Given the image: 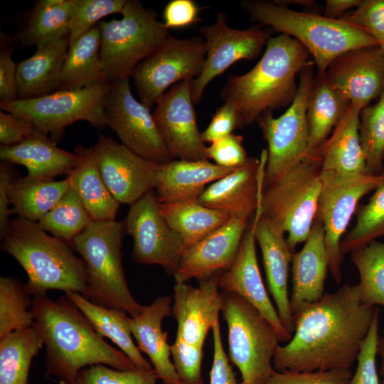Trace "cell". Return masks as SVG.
<instances>
[{
	"instance_id": "obj_1",
	"label": "cell",
	"mask_w": 384,
	"mask_h": 384,
	"mask_svg": "<svg viewBox=\"0 0 384 384\" xmlns=\"http://www.w3.org/2000/svg\"><path fill=\"white\" fill-rule=\"evenodd\" d=\"M375 308L362 302L358 284H346L293 313L294 331L272 361L278 372L350 368L357 359Z\"/></svg>"
},
{
	"instance_id": "obj_48",
	"label": "cell",
	"mask_w": 384,
	"mask_h": 384,
	"mask_svg": "<svg viewBox=\"0 0 384 384\" xmlns=\"http://www.w3.org/2000/svg\"><path fill=\"white\" fill-rule=\"evenodd\" d=\"M340 19L363 30L379 44L384 42V0H361Z\"/></svg>"
},
{
	"instance_id": "obj_16",
	"label": "cell",
	"mask_w": 384,
	"mask_h": 384,
	"mask_svg": "<svg viewBox=\"0 0 384 384\" xmlns=\"http://www.w3.org/2000/svg\"><path fill=\"white\" fill-rule=\"evenodd\" d=\"M200 33L205 41L206 56L202 73L191 82L194 104L199 103L206 87L214 78L238 60L257 58L270 38V33L260 27H230L222 11H218L213 23L202 26Z\"/></svg>"
},
{
	"instance_id": "obj_34",
	"label": "cell",
	"mask_w": 384,
	"mask_h": 384,
	"mask_svg": "<svg viewBox=\"0 0 384 384\" xmlns=\"http://www.w3.org/2000/svg\"><path fill=\"white\" fill-rule=\"evenodd\" d=\"M78 0H38L18 34L21 46L36 47L60 40L70 33Z\"/></svg>"
},
{
	"instance_id": "obj_12",
	"label": "cell",
	"mask_w": 384,
	"mask_h": 384,
	"mask_svg": "<svg viewBox=\"0 0 384 384\" xmlns=\"http://www.w3.org/2000/svg\"><path fill=\"white\" fill-rule=\"evenodd\" d=\"M206 56L201 36L178 38L169 35L132 72L139 101L151 109L171 85L197 78L203 69Z\"/></svg>"
},
{
	"instance_id": "obj_42",
	"label": "cell",
	"mask_w": 384,
	"mask_h": 384,
	"mask_svg": "<svg viewBox=\"0 0 384 384\" xmlns=\"http://www.w3.org/2000/svg\"><path fill=\"white\" fill-rule=\"evenodd\" d=\"M384 174V172H383ZM384 235V176L368 203L359 210L356 222L341 240L342 254L363 247Z\"/></svg>"
},
{
	"instance_id": "obj_2",
	"label": "cell",
	"mask_w": 384,
	"mask_h": 384,
	"mask_svg": "<svg viewBox=\"0 0 384 384\" xmlns=\"http://www.w3.org/2000/svg\"><path fill=\"white\" fill-rule=\"evenodd\" d=\"M34 329L46 346V373L60 384H74L84 368L105 365L121 370L138 369L122 351L95 331L82 311L66 297L33 298Z\"/></svg>"
},
{
	"instance_id": "obj_5",
	"label": "cell",
	"mask_w": 384,
	"mask_h": 384,
	"mask_svg": "<svg viewBox=\"0 0 384 384\" xmlns=\"http://www.w3.org/2000/svg\"><path fill=\"white\" fill-rule=\"evenodd\" d=\"M239 4L252 21L301 43L313 56L318 73H324L335 59L348 51L379 46L365 31L340 18L294 11L274 1L246 0Z\"/></svg>"
},
{
	"instance_id": "obj_46",
	"label": "cell",
	"mask_w": 384,
	"mask_h": 384,
	"mask_svg": "<svg viewBox=\"0 0 384 384\" xmlns=\"http://www.w3.org/2000/svg\"><path fill=\"white\" fill-rule=\"evenodd\" d=\"M171 354L182 384H204L201 373L203 347L188 343L176 336L171 345Z\"/></svg>"
},
{
	"instance_id": "obj_14",
	"label": "cell",
	"mask_w": 384,
	"mask_h": 384,
	"mask_svg": "<svg viewBox=\"0 0 384 384\" xmlns=\"http://www.w3.org/2000/svg\"><path fill=\"white\" fill-rule=\"evenodd\" d=\"M104 106L106 124L116 132L121 144L156 163L175 159L164 142L151 109L133 96L129 79L109 83Z\"/></svg>"
},
{
	"instance_id": "obj_44",
	"label": "cell",
	"mask_w": 384,
	"mask_h": 384,
	"mask_svg": "<svg viewBox=\"0 0 384 384\" xmlns=\"http://www.w3.org/2000/svg\"><path fill=\"white\" fill-rule=\"evenodd\" d=\"M127 0H78L69 33V46L96 26L101 19L122 14Z\"/></svg>"
},
{
	"instance_id": "obj_52",
	"label": "cell",
	"mask_w": 384,
	"mask_h": 384,
	"mask_svg": "<svg viewBox=\"0 0 384 384\" xmlns=\"http://www.w3.org/2000/svg\"><path fill=\"white\" fill-rule=\"evenodd\" d=\"M38 132H40L28 120L1 110V146H12L19 144Z\"/></svg>"
},
{
	"instance_id": "obj_50",
	"label": "cell",
	"mask_w": 384,
	"mask_h": 384,
	"mask_svg": "<svg viewBox=\"0 0 384 384\" xmlns=\"http://www.w3.org/2000/svg\"><path fill=\"white\" fill-rule=\"evenodd\" d=\"M243 137L232 133L225 137L216 139L207 146L208 159L215 164L226 168H238L244 165L247 156L242 144Z\"/></svg>"
},
{
	"instance_id": "obj_58",
	"label": "cell",
	"mask_w": 384,
	"mask_h": 384,
	"mask_svg": "<svg viewBox=\"0 0 384 384\" xmlns=\"http://www.w3.org/2000/svg\"><path fill=\"white\" fill-rule=\"evenodd\" d=\"M274 3L284 6V4H297L303 6L311 7L314 6L315 2L310 0H288V1H274Z\"/></svg>"
},
{
	"instance_id": "obj_55",
	"label": "cell",
	"mask_w": 384,
	"mask_h": 384,
	"mask_svg": "<svg viewBox=\"0 0 384 384\" xmlns=\"http://www.w3.org/2000/svg\"><path fill=\"white\" fill-rule=\"evenodd\" d=\"M236 128L238 119L234 108L230 104L224 103L215 110L210 124L201 132V137L205 143H211L231 134Z\"/></svg>"
},
{
	"instance_id": "obj_21",
	"label": "cell",
	"mask_w": 384,
	"mask_h": 384,
	"mask_svg": "<svg viewBox=\"0 0 384 384\" xmlns=\"http://www.w3.org/2000/svg\"><path fill=\"white\" fill-rule=\"evenodd\" d=\"M325 73L332 85L362 110L384 89V55L379 46L356 48L335 59Z\"/></svg>"
},
{
	"instance_id": "obj_24",
	"label": "cell",
	"mask_w": 384,
	"mask_h": 384,
	"mask_svg": "<svg viewBox=\"0 0 384 384\" xmlns=\"http://www.w3.org/2000/svg\"><path fill=\"white\" fill-rule=\"evenodd\" d=\"M284 234L260 213L255 235L262 252L268 289L283 326L293 335L294 324L287 284L294 253L287 245Z\"/></svg>"
},
{
	"instance_id": "obj_27",
	"label": "cell",
	"mask_w": 384,
	"mask_h": 384,
	"mask_svg": "<svg viewBox=\"0 0 384 384\" xmlns=\"http://www.w3.org/2000/svg\"><path fill=\"white\" fill-rule=\"evenodd\" d=\"M235 169L223 167L208 160L174 159L159 164L154 190L160 203L197 200L207 184Z\"/></svg>"
},
{
	"instance_id": "obj_30",
	"label": "cell",
	"mask_w": 384,
	"mask_h": 384,
	"mask_svg": "<svg viewBox=\"0 0 384 384\" xmlns=\"http://www.w3.org/2000/svg\"><path fill=\"white\" fill-rule=\"evenodd\" d=\"M68 48L69 35L37 47L31 57L17 64L18 100L40 97L58 90Z\"/></svg>"
},
{
	"instance_id": "obj_4",
	"label": "cell",
	"mask_w": 384,
	"mask_h": 384,
	"mask_svg": "<svg viewBox=\"0 0 384 384\" xmlns=\"http://www.w3.org/2000/svg\"><path fill=\"white\" fill-rule=\"evenodd\" d=\"M1 248L26 272L24 284L30 295H46L50 290L87 293V270L68 242L49 235L38 223L17 216L1 237Z\"/></svg>"
},
{
	"instance_id": "obj_15",
	"label": "cell",
	"mask_w": 384,
	"mask_h": 384,
	"mask_svg": "<svg viewBox=\"0 0 384 384\" xmlns=\"http://www.w3.org/2000/svg\"><path fill=\"white\" fill-rule=\"evenodd\" d=\"M124 222L133 239L134 260L160 265L174 275L184 251L183 242L162 216L154 189L130 205Z\"/></svg>"
},
{
	"instance_id": "obj_10",
	"label": "cell",
	"mask_w": 384,
	"mask_h": 384,
	"mask_svg": "<svg viewBox=\"0 0 384 384\" xmlns=\"http://www.w3.org/2000/svg\"><path fill=\"white\" fill-rule=\"evenodd\" d=\"M109 83L56 90L29 100L0 101V107L28 120L56 144L64 137L66 127L78 121H85L99 129L107 126L104 103Z\"/></svg>"
},
{
	"instance_id": "obj_54",
	"label": "cell",
	"mask_w": 384,
	"mask_h": 384,
	"mask_svg": "<svg viewBox=\"0 0 384 384\" xmlns=\"http://www.w3.org/2000/svg\"><path fill=\"white\" fill-rule=\"evenodd\" d=\"M201 9L193 0H171L164 9L163 23L167 29L191 26L200 20Z\"/></svg>"
},
{
	"instance_id": "obj_6",
	"label": "cell",
	"mask_w": 384,
	"mask_h": 384,
	"mask_svg": "<svg viewBox=\"0 0 384 384\" xmlns=\"http://www.w3.org/2000/svg\"><path fill=\"white\" fill-rule=\"evenodd\" d=\"M124 231V220L92 221L70 244L86 266L85 298L98 306L123 310L135 317L144 306L134 298L126 282L122 256Z\"/></svg>"
},
{
	"instance_id": "obj_25",
	"label": "cell",
	"mask_w": 384,
	"mask_h": 384,
	"mask_svg": "<svg viewBox=\"0 0 384 384\" xmlns=\"http://www.w3.org/2000/svg\"><path fill=\"white\" fill-rule=\"evenodd\" d=\"M171 303V297H159L151 304L144 306L139 315L130 316L128 321L138 349L149 358L158 379L162 384H182L171 361L168 334L162 329L163 320L172 315Z\"/></svg>"
},
{
	"instance_id": "obj_49",
	"label": "cell",
	"mask_w": 384,
	"mask_h": 384,
	"mask_svg": "<svg viewBox=\"0 0 384 384\" xmlns=\"http://www.w3.org/2000/svg\"><path fill=\"white\" fill-rule=\"evenodd\" d=\"M350 368H334L311 372H272L265 384H348Z\"/></svg>"
},
{
	"instance_id": "obj_61",
	"label": "cell",
	"mask_w": 384,
	"mask_h": 384,
	"mask_svg": "<svg viewBox=\"0 0 384 384\" xmlns=\"http://www.w3.org/2000/svg\"><path fill=\"white\" fill-rule=\"evenodd\" d=\"M380 384H384V377H383V380Z\"/></svg>"
},
{
	"instance_id": "obj_19",
	"label": "cell",
	"mask_w": 384,
	"mask_h": 384,
	"mask_svg": "<svg viewBox=\"0 0 384 384\" xmlns=\"http://www.w3.org/2000/svg\"><path fill=\"white\" fill-rule=\"evenodd\" d=\"M261 200L262 197L244 234L235 261L227 270L217 274V280L223 292L238 294L256 308L272 325L279 341L287 343L292 335L283 326L270 300L257 262L255 233L261 213Z\"/></svg>"
},
{
	"instance_id": "obj_26",
	"label": "cell",
	"mask_w": 384,
	"mask_h": 384,
	"mask_svg": "<svg viewBox=\"0 0 384 384\" xmlns=\"http://www.w3.org/2000/svg\"><path fill=\"white\" fill-rule=\"evenodd\" d=\"M361 111L351 104L329 138L309 155L321 161L324 174L346 178L368 174L359 134Z\"/></svg>"
},
{
	"instance_id": "obj_3",
	"label": "cell",
	"mask_w": 384,
	"mask_h": 384,
	"mask_svg": "<svg viewBox=\"0 0 384 384\" xmlns=\"http://www.w3.org/2000/svg\"><path fill=\"white\" fill-rule=\"evenodd\" d=\"M309 54L298 41L281 33L270 37L262 57L250 70L228 77L220 95L234 108L238 129L292 104L298 89L296 77L308 62Z\"/></svg>"
},
{
	"instance_id": "obj_28",
	"label": "cell",
	"mask_w": 384,
	"mask_h": 384,
	"mask_svg": "<svg viewBox=\"0 0 384 384\" xmlns=\"http://www.w3.org/2000/svg\"><path fill=\"white\" fill-rule=\"evenodd\" d=\"M328 270L324 227L315 219L303 247L292 256V314L303 304L316 302L323 297Z\"/></svg>"
},
{
	"instance_id": "obj_40",
	"label": "cell",
	"mask_w": 384,
	"mask_h": 384,
	"mask_svg": "<svg viewBox=\"0 0 384 384\" xmlns=\"http://www.w3.org/2000/svg\"><path fill=\"white\" fill-rule=\"evenodd\" d=\"M17 278H0V339L33 326L35 315L29 309L33 299Z\"/></svg>"
},
{
	"instance_id": "obj_22",
	"label": "cell",
	"mask_w": 384,
	"mask_h": 384,
	"mask_svg": "<svg viewBox=\"0 0 384 384\" xmlns=\"http://www.w3.org/2000/svg\"><path fill=\"white\" fill-rule=\"evenodd\" d=\"M267 149L260 159L249 156L247 162L209 185L197 201L231 217L251 218L258 207L263 191Z\"/></svg>"
},
{
	"instance_id": "obj_62",
	"label": "cell",
	"mask_w": 384,
	"mask_h": 384,
	"mask_svg": "<svg viewBox=\"0 0 384 384\" xmlns=\"http://www.w3.org/2000/svg\"><path fill=\"white\" fill-rule=\"evenodd\" d=\"M383 164H384V161H383Z\"/></svg>"
},
{
	"instance_id": "obj_33",
	"label": "cell",
	"mask_w": 384,
	"mask_h": 384,
	"mask_svg": "<svg viewBox=\"0 0 384 384\" xmlns=\"http://www.w3.org/2000/svg\"><path fill=\"white\" fill-rule=\"evenodd\" d=\"M65 296L86 316L98 334L110 338L138 369L153 370L151 363L133 342L126 311L98 306L78 292H68Z\"/></svg>"
},
{
	"instance_id": "obj_56",
	"label": "cell",
	"mask_w": 384,
	"mask_h": 384,
	"mask_svg": "<svg viewBox=\"0 0 384 384\" xmlns=\"http://www.w3.org/2000/svg\"><path fill=\"white\" fill-rule=\"evenodd\" d=\"M12 164L6 161L0 164V236L7 231L11 222V209L9 208L10 201L8 196L9 183L13 180L14 171Z\"/></svg>"
},
{
	"instance_id": "obj_39",
	"label": "cell",
	"mask_w": 384,
	"mask_h": 384,
	"mask_svg": "<svg viewBox=\"0 0 384 384\" xmlns=\"http://www.w3.org/2000/svg\"><path fill=\"white\" fill-rule=\"evenodd\" d=\"M92 221L79 195L70 186L38 223L53 236L70 244Z\"/></svg>"
},
{
	"instance_id": "obj_36",
	"label": "cell",
	"mask_w": 384,
	"mask_h": 384,
	"mask_svg": "<svg viewBox=\"0 0 384 384\" xmlns=\"http://www.w3.org/2000/svg\"><path fill=\"white\" fill-rule=\"evenodd\" d=\"M68 178L48 181L26 175L14 177L8 188L11 212L38 223L70 188Z\"/></svg>"
},
{
	"instance_id": "obj_35",
	"label": "cell",
	"mask_w": 384,
	"mask_h": 384,
	"mask_svg": "<svg viewBox=\"0 0 384 384\" xmlns=\"http://www.w3.org/2000/svg\"><path fill=\"white\" fill-rule=\"evenodd\" d=\"M100 31L97 25L69 46L58 90L108 83L100 60Z\"/></svg>"
},
{
	"instance_id": "obj_31",
	"label": "cell",
	"mask_w": 384,
	"mask_h": 384,
	"mask_svg": "<svg viewBox=\"0 0 384 384\" xmlns=\"http://www.w3.org/2000/svg\"><path fill=\"white\" fill-rule=\"evenodd\" d=\"M74 152L80 160L68 175L70 186L79 195L93 221L115 220L119 203L102 178L92 146L77 145Z\"/></svg>"
},
{
	"instance_id": "obj_13",
	"label": "cell",
	"mask_w": 384,
	"mask_h": 384,
	"mask_svg": "<svg viewBox=\"0 0 384 384\" xmlns=\"http://www.w3.org/2000/svg\"><path fill=\"white\" fill-rule=\"evenodd\" d=\"M383 176V173L379 175L367 174L338 178L321 172L323 186L316 219L323 225L329 270L337 283L342 279L341 238L359 201L376 188Z\"/></svg>"
},
{
	"instance_id": "obj_9",
	"label": "cell",
	"mask_w": 384,
	"mask_h": 384,
	"mask_svg": "<svg viewBox=\"0 0 384 384\" xmlns=\"http://www.w3.org/2000/svg\"><path fill=\"white\" fill-rule=\"evenodd\" d=\"M222 295L229 358L240 373V384H265L274 370L278 335L270 322L242 297L224 292Z\"/></svg>"
},
{
	"instance_id": "obj_37",
	"label": "cell",
	"mask_w": 384,
	"mask_h": 384,
	"mask_svg": "<svg viewBox=\"0 0 384 384\" xmlns=\"http://www.w3.org/2000/svg\"><path fill=\"white\" fill-rule=\"evenodd\" d=\"M160 211L169 225L181 238L184 250L231 218L228 213L205 206L197 200L160 203Z\"/></svg>"
},
{
	"instance_id": "obj_45",
	"label": "cell",
	"mask_w": 384,
	"mask_h": 384,
	"mask_svg": "<svg viewBox=\"0 0 384 384\" xmlns=\"http://www.w3.org/2000/svg\"><path fill=\"white\" fill-rule=\"evenodd\" d=\"M158 380L154 369L121 370L100 364L82 368L74 384H157Z\"/></svg>"
},
{
	"instance_id": "obj_7",
	"label": "cell",
	"mask_w": 384,
	"mask_h": 384,
	"mask_svg": "<svg viewBox=\"0 0 384 384\" xmlns=\"http://www.w3.org/2000/svg\"><path fill=\"white\" fill-rule=\"evenodd\" d=\"M119 19L101 21L100 57L107 82L129 79L135 67L170 35L156 12L127 0Z\"/></svg>"
},
{
	"instance_id": "obj_47",
	"label": "cell",
	"mask_w": 384,
	"mask_h": 384,
	"mask_svg": "<svg viewBox=\"0 0 384 384\" xmlns=\"http://www.w3.org/2000/svg\"><path fill=\"white\" fill-rule=\"evenodd\" d=\"M379 316V309L375 308L368 332L361 345L356 371L348 384H380L376 368Z\"/></svg>"
},
{
	"instance_id": "obj_20",
	"label": "cell",
	"mask_w": 384,
	"mask_h": 384,
	"mask_svg": "<svg viewBox=\"0 0 384 384\" xmlns=\"http://www.w3.org/2000/svg\"><path fill=\"white\" fill-rule=\"evenodd\" d=\"M250 218L231 217L224 225L184 250L175 282L203 280L227 270L235 261Z\"/></svg>"
},
{
	"instance_id": "obj_60",
	"label": "cell",
	"mask_w": 384,
	"mask_h": 384,
	"mask_svg": "<svg viewBox=\"0 0 384 384\" xmlns=\"http://www.w3.org/2000/svg\"><path fill=\"white\" fill-rule=\"evenodd\" d=\"M379 47L384 55V42L379 44Z\"/></svg>"
},
{
	"instance_id": "obj_23",
	"label": "cell",
	"mask_w": 384,
	"mask_h": 384,
	"mask_svg": "<svg viewBox=\"0 0 384 384\" xmlns=\"http://www.w3.org/2000/svg\"><path fill=\"white\" fill-rule=\"evenodd\" d=\"M219 289L217 275L201 280L198 287L175 282L171 313L177 322L176 336L203 347L222 310L223 299Z\"/></svg>"
},
{
	"instance_id": "obj_43",
	"label": "cell",
	"mask_w": 384,
	"mask_h": 384,
	"mask_svg": "<svg viewBox=\"0 0 384 384\" xmlns=\"http://www.w3.org/2000/svg\"><path fill=\"white\" fill-rule=\"evenodd\" d=\"M359 134L368 172H384V89L378 102L363 108L360 113Z\"/></svg>"
},
{
	"instance_id": "obj_29",
	"label": "cell",
	"mask_w": 384,
	"mask_h": 384,
	"mask_svg": "<svg viewBox=\"0 0 384 384\" xmlns=\"http://www.w3.org/2000/svg\"><path fill=\"white\" fill-rule=\"evenodd\" d=\"M0 159L11 164L22 165L28 169V175L48 181L60 175H68L80 160L75 152L60 149L41 132L19 144L1 146Z\"/></svg>"
},
{
	"instance_id": "obj_41",
	"label": "cell",
	"mask_w": 384,
	"mask_h": 384,
	"mask_svg": "<svg viewBox=\"0 0 384 384\" xmlns=\"http://www.w3.org/2000/svg\"><path fill=\"white\" fill-rule=\"evenodd\" d=\"M357 268L362 302L370 306H384V243L373 241L351 252Z\"/></svg>"
},
{
	"instance_id": "obj_57",
	"label": "cell",
	"mask_w": 384,
	"mask_h": 384,
	"mask_svg": "<svg viewBox=\"0 0 384 384\" xmlns=\"http://www.w3.org/2000/svg\"><path fill=\"white\" fill-rule=\"evenodd\" d=\"M361 0H326L324 16L333 19H339L346 11L356 8Z\"/></svg>"
},
{
	"instance_id": "obj_59",
	"label": "cell",
	"mask_w": 384,
	"mask_h": 384,
	"mask_svg": "<svg viewBox=\"0 0 384 384\" xmlns=\"http://www.w3.org/2000/svg\"><path fill=\"white\" fill-rule=\"evenodd\" d=\"M377 352L382 358V365L380 370V375L382 377H384V336L378 338Z\"/></svg>"
},
{
	"instance_id": "obj_38",
	"label": "cell",
	"mask_w": 384,
	"mask_h": 384,
	"mask_svg": "<svg viewBox=\"0 0 384 384\" xmlns=\"http://www.w3.org/2000/svg\"><path fill=\"white\" fill-rule=\"evenodd\" d=\"M44 345L31 327L0 339V384H27L33 358Z\"/></svg>"
},
{
	"instance_id": "obj_17",
	"label": "cell",
	"mask_w": 384,
	"mask_h": 384,
	"mask_svg": "<svg viewBox=\"0 0 384 384\" xmlns=\"http://www.w3.org/2000/svg\"><path fill=\"white\" fill-rule=\"evenodd\" d=\"M92 148L102 178L119 204L132 205L155 189L159 163L144 159L101 134Z\"/></svg>"
},
{
	"instance_id": "obj_53",
	"label": "cell",
	"mask_w": 384,
	"mask_h": 384,
	"mask_svg": "<svg viewBox=\"0 0 384 384\" xmlns=\"http://www.w3.org/2000/svg\"><path fill=\"white\" fill-rule=\"evenodd\" d=\"M213 340V358L210 372V384H240L225 352L219 320L212 327Z\"/></svg>"
},
{
	"instance_id": "obj_11",
	"label": "cell",
	"mask_w": 384,
	"mask_h": 384,
	"mask_svg": "<svg viewBox=\"0 0 384 384\" xmlns=\"http://www.w3.org/2000/svg\"><path fill=\"white\" fill-rule=\"evenodd\" d=\"M314 63L308 61L301 70L296 96L283 114L275 118L272 112H268L257 121L268 145L263 190L306 157L309 136L306 100L314 78Z\"/></svg>"
},
{
	"instance_id": "obj_8",
	"label": "cell",
	"mask_w": 384,
	"mask_h": 384,
	"mask_svg": "<svg viewBox=\"0 0 384 384\" xmlns=\"http://www.w3.org/2000/svg\"><path fill=\"white\" fill-rule=\"evenodd\" d=\"M322 186L321 161L309 156L262 191L261 215L287 233V242L293 253L310 234Z\"/></svg>"
},
{
	"instance_id": "obj_51",
	"label": "cell",
	"mask_w": 384,
	"mask_h": 384,
	"mask_svg": "<svg viewBox=\"0 0 384 384\" xmlns=\"http://www.w3.org/2000/svg\"><path fill=\"white\" fill-rule=\"evenodd\" d=\"M0 39V101L17 100V64L12 59L11 37L1 32Z\"/></svg>"
},
{
	"instance_id": "obj_32",
	"label": "cell",
	"mask_w": 384,
	"mask_h": 384,
	"mask_svg": "<svg viewBox=\"0 0 384 384\" xmlns=\"http://www.w3.org/2000/svg\"><path fill=\"white\" fill-rule=\"evenodd\" d=\"M351 102L329 82L326 73H318L311 82L306 100L309 127L307 156L327 139L348 110Z\"/></svg>"
},
{
	"instance_id": "obj_18",
	"label": "cell",
	"mask_w": 384,
	"mask_h": 384,
	"mask_svg": "<svg viewBox=\"0 0 384 384\" xmlns=\"http://www.w3.org/2000/svg\"><path fill=\"white\" fill-rule=\"evenodd\" d=\"M173 85L156 103L152 113L165 144L174 159L185 161L208 160L207 146L199 131L191 82Z\"/></svg>"
}]
</instances>
